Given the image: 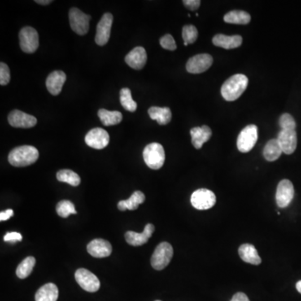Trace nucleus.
<instances>
[{"instance_id":"nucleus-4","label":"nucleus","mask_w":301,"mask_h":301,"mask_svg":"<svg viewBox=\"0 0 301 301\" xmlns=\"http://www.w3.org/2000/svg\"><path fill=\"white\" fill-rule=\"evenodd\" d=\"M143 158L147 167H150V169H160L165 163L163 146L158 142L148 144L144 148Z\"/></svg>"},{"instance_id":"nucleus-1","label":"nucleus","mask_w":301,"mask_h":301,"mask_svg":"<svg viewBox=\"0 0 301 301\" xmlns=\"http://www.w3.org/2000/svg\"><path fill=\"white\" fill-rule=\"evenodd\" d=\"M249 79L242 74H237L228 78L222 85L221 94L226 101L238 99L247 88Z\"/></svg>"},{"instance_id":"nucleus-30","label":"nucleus","mask_w":301,"mask_h":301,"mask_svg":"<svg viewBox=\"0 0 301 301\" xmlns=\"http://www.w3.org/2000/svg\"><path fill=\"white\" fill-rule=\"evenodd\" d=\"M57 180L62 183H66L71 186L77 187L80 184V177L76 172L72 170L63 169L57 172Z\"/></svg>"},{"instance_id":"nucleus-15","label":"nucleus","mask_w":301,"mask_h":301,"mask_svg":"<svg viewBox=\"0 0 301 301\" xmlns=\"http://www.w3.org/2000/svg\"><path fill=\"white\" fill-rule=\"evenodd\" d=\"M277 140L283 153L288 155L294 153L297 146V134L295 130H281L278 135Z\"/></svg>"},{"instance_id":"nucleus-32","label":"nucleus","mask_w":301,"mask_h":301,"mask_svg":"<svg viewBox=\"0 0 301 301\" xmlns=\"http://www.w3.org/2000/svg\"><path fill=\"white\" fill-rule=\"evenodd\" d=\"M56 212L59 217H62L64 219L68 218L71 214H77L73 202L69 200H63L58 202L56 206Z\"/></svg>"},{"instance_id":"nucleus-5","label":"nucleus","mask_w":301,"mask_h":301,"mask_svg":"<svg viewBox=\"0 0 301 301\" xmlns=\"http://www.w3.org/2000/svg\"><path fill=\"white\" fill-rule=\"evenodd\" d=\"M91 19L92 17L83 13L77 8H72L69 11V19L71 28L79 36H85L87 34Z\"/></svg>"},{"instance_id":"nucleus-17","label":"nucleus","mask_w":301,"mask_h":301,"mask_svg":"<svg viewBox=\"0 0 301 301\" xmlns=\"http://www.w3.org/2000/svg\"><path fill=\"white\" fill-rule=\"evenodd\" d=\"M155 231V227L152 224H147L142 233H136L134 231H128L125 234L126 240L132 246H141L147 243L149 238L153 236Z\"/></svg>"},{"instance_id":"nucleus-23","label":"nucleus","mask_w":301,"mask_h":301,"mask_svg":"<svg viewBox=\"0 0 301 301\" xmlns=\"http://www.w3.org/2000/svg\"><path fill=\"white\" fill-rule=\"evenodd\" d=\"M146 200V197L141 191H136L127 200H122L118 202L117 207L120 211L126 210H136L138 208L139 205L143 203Z\"/></svg>"},{"instance_id":"nucleus-2","label":"nucleus","mask_w":301,"mask_h":301,"mask_svg":"<svg viewBox=\"0 0 301 301\" xmlns=\"http://www.w3.org/2000/svg\"><path fill=\"white\" fill-rule=\"evenodd\" d=\"M39 158V150L33 146H18L9 154V163L17 167L34 164Z\"/></svg>"},{"instance_id":"nucleus-18","label":"nucleus","mask_w":301,"mask_h":301,"mask_svg":"<svg viewBox=\"0 0 301 301\" xmlns=\"http://www.w3.org/2000/svg\"><path fill=\"white\" fill-rule=\"evenodd\" d=\"M147 61L146 50L143 47L138 46L131 50L125 58L126 63L131 68L140 71L146 66Z\"/></svg>"},{"instance_id":"nucleus-39","label":"nucleus","mask_w":301,"mask_h":301,"mask_svg":"<svg viewBox=\"0 0 301 301\" xmlns=\"http://www.w3.org/2000/svg\"><path fill=\"white\" fill-rule=\"evenodd\" d=\"M230 301H250L249 297L242 292H238L233 295Z\"/></svg>"},{"instance_id":"nucleus-7","label":"nucleus","mask_w":301,"mask_h":301,"mask_svg":"<svg viewBox=\"0 0 301 301\" xmlns=\"http://www.w3.org/2000/svg\"><path fill=\"white\" fill-rule=\"evenodd\" d=\"M191 203L196 209H209L216 203V196L212 191L201 188L193 192L191 196Z\"/></svg>"},{"instance_id":"nucleus-20","label":"nucleus","mask_w":301,"mask_h":301,"mask_svg":"<svg viewBox=\"0 0 301 301\" xmlns=\"http://www.w3.org/2000/svg\"><path fill=\"white\" fill-rule=\"evenodd\" d=\"M192 143L196 149L202 148V145L212 137V130L207 126L194 127L190 131Z\"/></svg>"},{"instance_id":"nucleus-22","label":"nucleus","mask_w":301,"mask_h":301,"mask_svg":"<svg viewBox=\"0 0 301 301\" xmlns=\"http://www.w3.org/2000/svg\"><path fill=\"white\" fill-rule=\"evenodd\" d=\"M238 254L243 261L251 263L254 265H259L262 262L261 258L257 251L256 248L250 244H245L238 249Z\"/></svg>"},{"instance_id":"nucleus-6","label":"nucleus","mask_w":301,"mask_h":301,"mask_svg":"<svg viewBox=\"0 0 301 301\" xmlns=\"http://www.w3.org/2000/svg\"><path fill=\"white\" fill-rule=\"evenodd\" d=\"M258 141V127L249 125L241 131L237 139V147L243 153H249L254 148Z\"/></svg>"},{"instance_id":"nucleus-28","label":"nucleus","mask_w":301,"mask_h":301,"mask_svg":"<svg viewBox=\"0 0 301 301\" xmlns=\"http://www.w3.org/2000/svg\"><path fill=\"white\" fill-rule=\"evenodd\" d=\"M100 120L104 126L117 125L123 121V114L120 111H107L106 109H100L98 111Z\"/></svg>"},{"instance_id":"nucleus-29","label":"nucleus","mask_w":301,"mask_h":301,"mask_svg":"<svg viewBox=\"0 0 301 301\" xmlns=\"http://www.w3.org/2000/svg\"><path fill=\"white\" fill-rule=\"evenodd\" d=\"M36 263V259L34 257H27L17 267L16 276L22 280L26 279L28 276H31Z\"/></svg>"},{"instance_id":"nucleus-44","label":"nucleus","mask_w":301,"mask_h":301,"mask_svg":"<svg viewBox=\"0 0 301 301\" xmlns=\"http://www.w3.org/2000/svg\"><path fill=\"white\" fill-rule=\"evenodd\" d=\"M155 301H161V300H155Z\"/></svg>"},{"instance_id":"nucleus-13","label":"nucleus","mask_w":301,"mask_h":301,"mask_svg":"<svg viewBox=\"0 0 301 301\" xmlns=\"http://www.w3.org/2000/svg\"><path fill=\"white\" fill-rule=\"evenodd\" d=\"M85 143L92 148L101 150L107 146L110 141L108 132L102 128H94L88 132L85 138Z\"/></svg>"},{"instance_id":"nucleus-16","label":"nucleus","mask_w":301,"mask_h":301,"mask_svg":"<svg viewBox=\"0 0 301 301\" xmlns=\"http://www.w3.org/2000/svg\"><path fill=\"white\" fill-rule=\"evenodd\" d=\"M87 251L95 258H106L110 256L112 252V247L107 240L96 238L88 244Z\"/></svg>"},{"instance_id":"nucleus-10","label":"nucleus","mask_w":301,"mask_h":301,"mask_svg":"<svg viewBox=\"0 0 301 301\" xmlns=\"http://www.w3.org/2000/svg\"><path fill=\"white\" fill-rule=\"evenodd\" d=\"M294 185L288 179H284L278 184L276 190V203L281 208L289 206L294 198Z\"/></svg>"},{"instance_id":"nucleus-21","label":"nucleus","mask_w":301,"mask_h":301,"mask_svg":"<svg viewBox=\"0 0 301 301\" xmlns=\"http://www.w3.org/2000/svg\"><path fill=\"white\" fill-rule=\"evenodd\" d=\"M243 39L240 36H228L219 34L214 36L213 43L215 46L224 48L226 50H232L239 47L242 45Z\"/></svg>"},{"instance_id":"nucleus-14","label":"nucleus","mask_w":301,"mask_h":301,"mask_svg":"<svg viewBox=\"0 0 301 301\" xmlns=\"http://www.w3.org/2000/svg\"><path fill=\"white\" fill-rule=\"evenodd\" d=\"M8 121L10 126L16 128H31L37 124V119L19 110H14L9 114Z\"/></svg>"},{"instance_id":"nucleus-24","label":"nucleus","mask_w":301,"mask_h":301,"mask_svg":"<svg viewBox=\"0 0 301 301\" xmlns=\"http://www.w3.org/2000/svg\"><path fill=\"white\" fill-rule=\"evenodd\" d=\"M59 297V289L53 283H48L38 289L36 301H57Z\"/></svg>"},{"instance_id":"nucleus-41","label":"nucleus","mask_w":301,"mask_h":301,"mask_svg":"<svg viewBox=\"0 0 301 301\" xmlns=\"http://www.w3.org/2000/svg\"><path fill=\"white\" fill-rule=\"evenodd\" d=\"M51 2V0H36V3L41 5H48Z\"/></svg>"},{"instance_id":"nucleus-9","label":"nucleus","mask_w":301,"mask_h":301,"mask_svg":"<svg viewBox=\"0 0 301 301\" xmlns=\"http://www.w3.org/2000/svg\"><path fill=\"white\" fill-rule=\"evenodd\" d=\"M75 280L84 290L94 293L99 290L101 283L97 276L85 268H79L75 274Z\"/></svg>"},{"instance_id":"nucleus-42","label":"nucleus","mask_w":301,"mask_h":301,"mask_svg":"<svg viewBox=\"0 0 301 301\" xmlns=\"http://www.w3.org/2000/svg\"><path fill=\"white\" fill-rule=\"evenodd\" d=\"M296 289L297 290H298V291H299L301 294V280L300 281H299V282H297Z\"/></svg>"},{"instance_id":"nucleus-36","label":"nucleus","mask_w":301,"mask_h":301,"mask_svg":"<svg viewBox=\"0 0 301 301\" xmlns=\"http://www.w3.org/2000/svg\"><path fill=\"white\" fill-rule=\"evenodd\" d=\"M10 81V71L5 63L0 64V85H6Z\"/></svg>"},{"instance_id":"nucleus-35","label":"nucleus","mask_w":301,"mask_h":301,"mask_svg":"<svg viewBox=\"0 0 301 301\" xmlns=\"http://www.w3.org/2000/svg\"><path fill=\"white\" fill-rule=\"evenodd\" d=\"M160 45L165 50L173 51L176 49V42L171 35H166L161 38Z\"/></svg>"},{"instance_id":"nucleus-33","label":"nucleus","mask_w":301,"mask_h":301,"mask_svg":"<svg viewBox=\"0 0 301 301\" xmlns=\"http://www.w3.org/2000/svg\"><path fill=\"white\" fill-rule=\"evenodd\" d=\"M198 29L194 25H185L183 28V39L184 42L193 44L198 39Z\"/></svg>"},{"instance_id":"nucleus-37","label":"nucleus","mask_w":301,"mask_h":301,"mask_svg":"<svg viewBox=\"0 0 301 301\" xmlns=\"http://www.w3.org/2000/svg\"><path fill=\"white\" fill-rule=\"evenodd\" d=\"M22 238H23V237H22L21 234L17 233V232H10V233H6L5 237H4V240H5V242L11 243V244L20 242V241H22Z\"/></svg>"},{"instance_id":"nucleus-8","label":"nucleus","mask_w":301,"mask_h":301,"mask_svg":"<svg viewBox=\"0 0 301 301\" xmlns=\"http://www.w3.org/2000/svg\"><path fill=\"white\" fill-rule=\"evenodd\" d=\"M19 45L24 53L32 54L39 47V35L37 31L29 26L22 28L19 32Z\"/></svg>"},{"instance_id":"nucleus-34","label":"nucleus","mask_w":301,"mask_h":301,"mask_svg":"<svg viewBox=\"0 0 301 301\" xmlns=\"http://www.w3.org/2000/svg\"><path fill=\"white\" fill-rule=\"evenodd\" d=\"M280 126L282 130H295L296 123L291 115H289L288 113H285L280 116Z\"/></svg>"},{"instance_id":"nucleus-25","label":"nucleus","mask_w":301,"mask_h":301,"mask_svg":"<svg viewBox=\"0 0 301 301\" xmlns=\"http://www.w3.org/2000/svg\"><path fill=\"white\" fill-rule=\"evenodd\" d=\"M150 119L157 121L159 125H167L172 120V111L168 107L153 106L148 110Z\"/></svg>"},{"instance_id":"nucleus-19","label":"nucleus","mask_w":301,"mask_h":301,"mask_svg":"<svg viewBox=\"0 0 301 301\" xmlns=\"http://www.w3.org/2000/svg\"><path fill=\"white\" fill-rule=\"evenodd\" d=\"M66 75L62 71H54L48 75L46 87L48 92L53 96H58L62 92V87L66 82Z\"/></svg>"},{"instance_id":"nucleus-12","label":"nucleus","mask_w":301,"mask_h":301,"mask_svg":"<svg viewBox=\"0 0 301 301\" xmlns=\"http://www.w3.org/2000/svg\"><path fill=\"white\" fill-rule=\"evenodd\" d=\"M213 62L214 59L210 54H197L188 59L186 65L187 71L192 74L202 73L211 67Z\"/></svg>"},{"instance_id":"nucleus-40","label":"nucleus","mask_w":301,"mask_h":301,"mask_svg":"<svg viewBox=\"0 0 301 301\" xmlns=\"http://www.w3.org/2000/svg\"><path fill=\"white\" fill-rule=\"evenodd\" d=\"M14 215V211L12 209L5 210L4 212L0 213V221H6L10 219Z\"/></svg>"},{"instance_id":"nucleus-43","label":"nucleus","mask_w":301,"mask_h":301,"mask_svg":"<svg viewBox=\"0 0 301 301\" xmlns=\"http://www.w3.org/2000/svg\"><path fill=\"white\" fill-rule=\"evenodd\" d=\"M184 45H185V46H188V43L184 42Z\"/></svg>"},{"instance_id":"nucleus-31","label":"nucleus","mask_w":301,"mask_h":301,"mask_svg":"<svg viewBox=\"0 0 301 301\" xmlns=\"http://www.w3.org/2000/svg\"><path fill=\"white\" fill-rule=\"evenodd\" d=\"M120 101L122 106L127 111L134 112L137 110V102L132 99V92H131V89H128V88H123V89H121Z\"/></svg>"},{"instance_id":"nucleus-26","label":"nucleus","mask_w":301,"mask_h":301,"mask_svg":"<svg viewBox=\"0 0 301 301\" xmlns=\"http://www.w3.org/2000/svg\"><path fill=\"white\" fill-rule=\"evenodd\" d=\"M282 149L277 139H272L268 141L263 148V157L268 162H274L279 159L282 154Z\"/></svg>"},{"instance_id":"nucleus-3","label":"nucleus","mask_w":301,"mask_h":301,"mask_svg":"<svg viewBox=\"0 0 301 301\" xmlns=\"http://www.w3.org/2000/svg\"><path fill=\"white\" fill-rule=\"evenodd\" d=\"M173 256V248L169 243L163 242L157 246L153 256L150 258V264L156 270H163L166 268Z\"/></svg>"},{"instance_id":"nucleus-38","label":"nucleus","mask_w":301,"mask_h":301,"mask_svg":"<svg viewBox=\"0 0 301 301\" xmlns=\"http://www.w3.org/2000/svg\"><path fill=\"white\" fill-rule=\"evenodd\" d=\"M200 0H184V5L188 10L195 11L200 6Z\"/></svg>"},{"instance_id":"nucleus-27","label":"nucleus","mask_w":301,"mask_h":301,"mask_svg":"<svg viewBox=\"0 0 301 301\" xmlns=\"http://www.w3.org/2000/svg\"><path fill=\"white\" fill-rule=\"evenodd\" d=\"M224 20L228 24H248L251 20V16L242 10H232L224 15Z\"/></svg>"},{"instance_id":"nucleus-11","label":"nucleus","mask_w":301,"mask_h":301,"mask_svg":"<svg viewBox=\"0 0 301 301\" xmlns=\"http://www.w3.org/2000/svg\"><path fill=\"white\" fill-rule=\"evenodd\" d=\"M113 23V15L111 13L104 14L97 24L96 34V43L100 46H104L108 43L111 36V26Z\"/></svg>"}]
</instances>
